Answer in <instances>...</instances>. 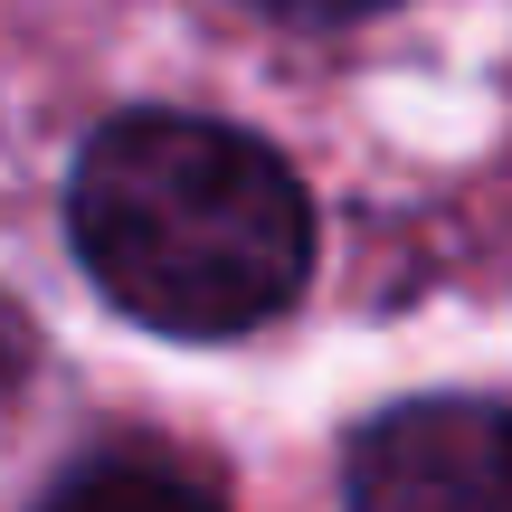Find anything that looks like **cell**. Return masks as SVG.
Wrapping results in <instances>:
<instances>
[{"instance_id":"cell-3","label":"cell","mask_w":512,"mask_h":512,"mask_svg":"<svg viewBox=\"0 0 512 512\" xmlns=\"http://www.w3.org/2000/svg\"><path fill=\"white\" fill-rule=\"evenodd\" d=\"M38 512H228L209 494L200 475H181L171 456H143V446H124V456H86L67 484H57Z\"/></svg>"},{"instance_id":"cell-2","label":"cell","mask_w":512,"mask_h":512,"mask_svg":"<svg viewBox=\"0 0 512 512\" xmlns=\"http://www.w3.org/2000/svg\"><path fill=\"white\" fill-rule=\"evenodd\" d=\"M351 512H512V408L408 399L351 446Z\"/></svg>"},{"instance_id":"cell-1","label":"cell","mask_w":512,"mask_h":512,"mask_svg":"<svg viewBox=\"0 0 512 512\" xmlns=\"http://www.w3.org/2000/svg\"><path fill=\"white\" fill-rule=\"evenodd\" d=\"M86 275L152 332L228 342L304 294L313 209L256 133L200 114H124L86 143L67 190Z\"/></svg>"},{"instance_id":"cell-4","label":"cell","mask_w":512,"mask_h":512,"mask_svg":"<svg viewBox=\"0 0 512 512\" xmlns=\"http://www.w3.org/2000/svg\"><path fill=\"white\" fill-rule=\"evenodd\" d=\"M29 370H38V342H29V313L0 294V427H10V408H19V389H29Z\"/></svg>"},{"instance_id":"cell-5","label":"cell","mask_w":512,"mask_h":512,"mask_svg":"<svg viewBox=\"0 0 512 512\" xmlns=\"http://www.w3.org/2000/svg\"><path fill=\"white\" fill-rule=\"evenodd\" d=\"M256 10H275V19H361L380 0H256Z\"/></svg>"}]
</instances>
